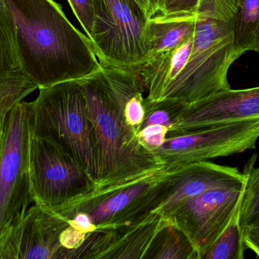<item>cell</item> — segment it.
I'll use <instances>...</instances> for the list:
<instances>
[{
  "instance_id": "obj_1",
  "label": "cell",
  "mask_w": 259,
  "mask_h": 259,
  "mask_svg": "<svg viewBox=\"0 0 259 259\" xmlns=\"http://www.w3.org/2000/svg\"><path fill=\"white\" fill-rule=\"evenodd\" d=\"M141 68L102 65L80 80L98 150L100 176L96 190L126 187L164 170L159 158L142 146L138 131L124 117L130 97L146 90Z\"/></svg>"
},
{
  "instance_id": "obj_2",
  "label": "cell",
  "mask_w": 259,
  "mask_h": 259,
  "mask_svg": "<svg viewBox=\"0 0 259 259\" xmlns=\"http://www.w3.org/2000/svg\"><path fill=\"white\" fill-rule=\"evenodd\" d=\"M20 68L38 89L80 80L101 69L92 44L53 0H4Z\"/></svg>"
},
{
  "instance_id": "obj_3",
  "label": "cell",
  "mask_w": 259,
  "mask_h": 259,
  "mask_svg": "<svg viewBox=\"0 0 259 259\" xmlns=\"http://www.w3.org/2000/svg\"><path fill=\"white\" fill-rule=\"evenodd\" d=\"M239 0H199L193 44L179 76L159 100L187 105L231 88L228 71L235 62L234 24Z\"/></svg>"
},
{
  "instance_id": "obj_4",
  "label": "cell",
  "mask_w": 259,
  "mask_h": 259,
  "mask_svg": "<svg viewBox=\"0 0 259 259\" xmlns=\"http://www.w3.org/2000/svg\"><path fill=\"white\" fill-rule=\"evenodd\" d=\"M31 102L33 136L47 140L77 161L98 184V150L80 80L39 89Z\"/></svg>"
},
{
  "instance_id": "obj_5",
  "label": "cell",
  "mask_w": 259,
  "mask_h": 259,
  "mask_svg": "<svg viewBox=\"0 0 259 259\" xmlns=\"http://www.w3.org/2000/svg\"><path fill=\"white\" fill-rule=\"evenodd\" d=\"M150 15L137 0H95L90 41L103 66L140 68L149 62Z\"/></svg>"
},
{
  "instance_id": "obj_6",
  "label": "cell",
  "mask_w": 259,
  "mask_h": 259,
  "mask_svg": "<svg viewBox=\"0 0 259 259\" xmlns=\"http://www.w3.org/2000/svg\"><path fill=\"white\" fill-rule=\"evenodd\" d=\"M32 138L31 102L21 100L9 112L0 149V240L33 202L30 177Z\"/></svg>"
},
{
  "instance_id": "obj_7",
  "label": "cell",
  "mask_w": 259,
  "mask_h": 259,
  "mask_svg": "<svg viewBox=\"0 0 259 259\" xmlns=\"http://www.w3.org/2000/svg\"><path fill=\"white\" fill-rule=\"evenodd\" d=\"M30 177L33 203L54 212L97 189L96 182L74 158L53 143L33 136Z\"/></svg>"
},
{
  "instance_id": "obj_8",
  "label": "cell",
  "mask_w": 259,
  "mask_h": 259,
  "mask_svg": "<svg viewBox=\"0 0 259 259\" xmlns=\"http://www.w3.org/2000/svg\"><path fill=\"white\" fill-rule=\"evenodd\" d=\"M258 138L259 117H256L167 138L153 153L167 170L252 150Z\"/></svg>"
},
{
  "instance_id": "obj_9",
  "label": "cell",
  "mask_w": 259,
  "mask_h": 259,
  "mask_svg": "<svg viewBox=\"0 0 259 259\" xmlns=\"http://www.w3.org/2000/svg\"><path fill=\"white\" fill-rule=\"evenodd\" d=\"M246 182V179L239 187L214 189L186 199L164 216L187 236L199 259L203 258L231 221L243 199Z\"/></svg>"
},
{
  "instance_id": "obj_10",
  "label": "cell",
  "mask_w": 259,
  "mask_h": 259,
  "mask_svg": "<svg viewBox=\"0 0 259 259\" xmlns=\"http://www.w3.org/2000/svg\"><path fill=\"white\" fill-rule=\"evenodd\" d=\"M69 226L60 214L30 206L0 240V259H65L60 236Z\"/></svg>"
},
{
  "instance_id": "obj_11",
  "label": "cell",
  "mask_w": 259,
  "mask_h": 259,
  "mask_svg": "<svg viewBox=\"0 0 259 259\" xmlns=\"http://www.w3.org/2000/svg\"><path fill=\"white\" fill-rule=\"evenodd\" d=\"M259 117V86L224 90L186 105L169 129L167 138L219 125Z\"/></svg>"
},
{
  "instance_id": "obj_12",
  "label": "cell",
  "mask_w": 259,
  "mask_h": 259,
  "mask_svg": "<svg viewBox=\"0 0 259 259\" xmlns=\"http://www.w3.org/2000/svg\"><path fill=\"white\" fill-rule=\"evenodd\" d=\"M246 173L206 161L164 170V200L156 212L165 216L180 202L214 189L243 185Z\"/></svg>"
},
{
  "instance_id": "obj_13",
  "label": "cell",
  "mask_w": 259,
  "mask_h": 259,
  "mask_svg": "<svg viewBox=\"0 0 259 259\" xmlns=\"http://www.w3.org/2000/svg\"><path fill=\"white\" fill-rule=\"evenodd\" d=\"M170 220L154 212L137 225L115 229L116 240L105 259H143L158 231Z\"/></svg>"
},
{
  "instance_id": "obj_14",
  "label": "cell",
  "mask_w": 259,
  "mask_h": 259,
  "mask_svg": "<svg viewBox=\"0 0 259 259\" xmlns=\"http://www.w3.org/2000/svg\"><path fill=\"white\" fill-rule=\"evenodd\" d=\"M195 26L196 15L184 18L151 17L147 28L149 61L184 44L193 36Z\"/></svg>"
},
{
  "instance_id": "obj_15",
  "label": "cell",
  "mask_w": 259,
  "mask_h": 259,
  "mask_svg": "<svg viewBox=\"0 0 259 259\" xmlns=\"http://www.w3.org/2000/svg\"><path fill=\"white\" fill-rule=\"evenodd\" d=\"M259 53V0H239L234 24V56Z\"/></svg>"
},
{
  "instance_id": "obj_16",
  "label": "cell",
  "mask_w": 259,
  "mask_h": 259,
  "mask_svg": "<svg viewBox=\"0 0 259 259\" xmlns=\"http://www.w3.org/2000/svg\"><path fill=\"white\" fill-rule=\"evenodd\" d=\"M143 259H199L187 236L172 222L161 228Z\"/></svg>"
},
{
  "instance_id": "obj_17",
  "label": "cell",
  "mask_w": 259,
  "mask_h": 259,
  "mask_svg": "<svg viewBox=\"0 0 259 259\" xmlns=\"http://www.w3.org/2000/svg\"><path fill=\"white\" fill-rule=\"evenodd\" d=\"M36 89L37 86L21 68L0 77V149L9 112L16 103Z\"/></svg>"
},
{
  "instance_id": "obj_18",
  "label": "cell",
  "mask_w": 259,
  "mask_h": 259,
  "mask_svg": "<svg viewBox=\"0 0 259 259\" xmlns=\"http://www.w3.org/2000/svg\"><path fill=\"white\" fill-rule=\"evenodd\" d=\"M242 202V201H241ZM241 202L225 231L211 245L202 259H243L246 248L240 225Z\"/></svg>"
},
{
  "instance_id": "obj_19",
  "label": "cell",
  "mask_w": 259,
  "mask_h": 259,
  "mask_svg": "<svg viewBox=\"0 0 259 259\" xmlns=\"http://www.w3.org/2000/svg\"><path fill=\"white\" fill-rule=\"evenodd\" d=\"M19 68L12 18L0 0V77Z\"/></svg>"
},
{
  "instance_id": "obj_20",
  "label": "cell",
  "mask_w": 259,
  "mask_h": 259,
  "mask_svg": "<svg viewBox=\"0 0 259 259\" xmlns=\"http://www.w3.org/2000/svg\"><path fill=\"white\" fill-rule=\"evenodd\" d=\"M252 164L253 161L245 170L247 177L240 210L241 229L259 219V167L252 169Z\"/></svg>"
},
{
  "instance_id": "obj_21",
  "label": "cell",
  "mask_w": 259,
  "mask_h": 259,
  "mask_svg": "<svg viewBox=\"0 0 259 259\" xmlns=\"http://www.w3.org/2000/svg\"><path fill=\"white\" fill-rule=\"evenodd\" d=\"M143 105L145 118L141 129L149 125H161L170 129L175 119L186 106L184 103L170 99L151 101L144 98Z\"/></svg>"
},
{
  "instance_id": "obj_22",
  "label": "cell",
  "mask_w": 259,
  "mask_h": 259,
  "mask_svg": "<svg viewBox=\"0 0 259 259\" xmlns=\"http://www.w3.org/2000/svg\"><path fill=\"white\" fill-rule=\"evenodd\" d=\"M68 2L90 39L95 21V0H68Z\"/></svg>"
},
{
  "instance_id": "obj_23",
  "label": "cell",
  "mask_w": 259,
  "mask_h": 259,
  "mask_svg": "<svg viewBox=\"0 0 259 259\" xmlns=\"http://www.w3.org/2000/svg\"><path fill=\"white\" fill-rule=\"evenodd\" d=\"M199 0H163L158 15L164 18H184L194 16Z\"/></svg>"
},
{
  "instance_id": "obj_24",
  "label": "cell",
  "mask_w": 259,
  "mask_h": 259,
  "mask_svg": "<svg viewBox=\"0 0 259 259\" xmlns=\"http://www.w3.org/2000/svg\"><path fill=\"white\" fill-rule=\"evenodd\" d=\"M168 131V128L161 125H149L140 129L139 141L144 149L153 152L162 145Z\"/></svg>"
},
{
  "instance_id": "obj_25",
  "label": "cell",
  "mask_w": 259,
  "mask_h": 259,
  "mask_svg": "<svg viewBox=\"0 0 259 259\" xmlns=\"http://www.w3.org/2000/svg\"><path fill=\"white\" fill-rule=\"evenodd\" d=\"M138 91L130 97L124 107V117L130 126L140 132L145 118L143 92Z\"/></svg>"
},
{
  "instance_id": "obj_26",
  "label": "cell",
  "mask_w": 259,
  "mask_h": 259,
  "mask_svg": "<svg viewBox=\"0 0 259 259\" xmlns=\"http://www.w3.org/2000/svg\"><path fill=\"white\" fill-rule=\"evenodd\" d=\"M88 235V233L79 231L69 225L61 234V245L67 250H74L83 244Z\"/></svg>"
},
{
  "instance_id": "obj_27",
  "label": "cell",
  "mask_w": 259,
  "mask_h": 259,
  "mask_svg": "<svg viewBox=\"0 0 259 259\" xmlns=\"http://www.w3.org/2000/svg\"><path fill=\"white\" fill-rule=\"evenodd\" d=\"M242 235L246 249L253 251L259 258V219L242 228Z\"/></svg>"
},
{
  "instance_id": "obj_28",
  "label": "cell",
  "mask_w": 259,
  "mask_h": 259,
  "mask_svg": "<svg viewBox=\"0 0 259 259\" xmlns=\"http://www.w3.org/2000/svg\"><path fill=\"white\" fill-rule=\"evenodd\" d=\"M65 218L68 220L70 226L83 232L89 234L97 229V227L93 223L92 219L87 213H74Z\"/></svg>"
},
{
  "instance_id": "obj_29",
  "label": "cell",
  "mask_w": 259,
  "mask_h": 259,
  "mask_svg": "<svg viewBox=\"0 0 259 259\" xmlns=\"http://www.w3.org/2000/svg\"><path fill=\"white\" fill-rule=\"evenodd\" d=\"M149 8V15L151 17L158 15L161 11L163 0H147Z\"/></svg>"
},
{
  "instance_id": "obj_30",
  "label": "cell",
  "mask_w": 259,
  "mask_h": 259,
  "mask_svg": "<svg viewBox=\"0 0 259 259\" xmlns=\"http://www.w3.org/2000/svg\"><path fill=\"white\" fill-rule=\"evenodd\" d=\"M137 1L138 2V3H140V4L141 5V6H143L146 11H147L148 13H149V8L147 0H137Z\"/></svg>"
}]
</instances>
